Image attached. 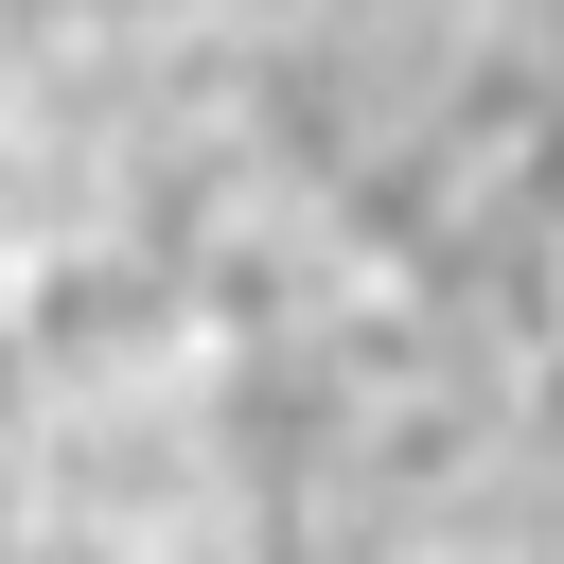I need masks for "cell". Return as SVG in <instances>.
I'll list each match as a JSON object with an SVG mask.
<instances>
[{"mask_svg": "<svg viewBox=\"0 0 564 564\" xmlns=\"http://www.w3.org/2000/svg\"><path fill=\"white\" fill-rule=\"evenodd\" d=\"M176 564H564V335H247Z\"/></svg>", "mask_w": 564, "mask_h": 564, "instance_id": "cell-2", "label": "cell"}, {"mask_svg": "<svg viewBox=\"0 0 564 564\" xmlns=\"http://www.w3.org/2000/svg\"><path fill=\"white\" fill-rule=\"evenodd\" d=\"M247 335H564V0H159Z\"/></svg>", "mask_w": 564, "mask_h": 564, "instance_id": "cell-1", "label": "cell"}]
</instances>
